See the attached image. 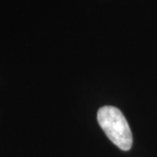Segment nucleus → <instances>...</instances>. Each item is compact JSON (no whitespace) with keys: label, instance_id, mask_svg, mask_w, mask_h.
<instances>
[{"label":"nucleus","instance_id":"nucleus-1","mask_svg":"<svg viewBox=\"0 0 157 157\" xmlns=\"http://www.w3.org/2000/svg\"><path fill=\"white\" fill-rule=\"evenodd\" d=\"M97 119L108 139L120 149L128 151L133 144V136L123 113L116 107L105 106L98 111Z\"/></svg>","mask_w":157,"mask_h":157}]
</instances>
